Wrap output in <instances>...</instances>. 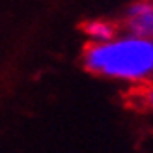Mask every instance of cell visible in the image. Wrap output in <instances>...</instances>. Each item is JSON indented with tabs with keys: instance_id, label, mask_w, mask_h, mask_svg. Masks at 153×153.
<instances>
[{
	"instance_id": "5b68a950",
	"label": "cell",
	"mask_w": 153,
	"mask_h": 153,
	"mask_svg": "<svg viewBox=\"0 0 153 153\" xmlns=\"http://www.w3.org/2000/svg\"><path fill=\"white\" fill-rule=\"evenodd\" d=\"M149 2H153V0H149Z\"/></svg>"
},
{
	"instance_id": "7a4b0ae2",
	"label": "cell",
	"mask_w": 153,
	"mask_h": 153,
	"mask_svg": "<svg viewBox=\"0 0 153 153\" xmlns=\"http://www.w3.org/2000/svg\"><path fill=\"white\" fill-rule=\"evenodd\" d=\"M123 28L127 36L153 39V2L136 0L123 13Z\"/></svg>"
},
{
	"instance_id": "6da1fadb",
	"label": "cell",
	"mask_w": 153,
	"mask_h": 153,
	"mask_svg": "<svg viewBox=\"0 0 153 153\" xmlns=\"http://www.w3.org/2000/svg\"><path fill=\"white\" fill-rule=\"evenodd\" d=\"M84 69L106 79L140 82L153 76V39L116 36L99 45H88L82 52Z\"/></svg>"
},
{
	"instance_id": "3957f363",
	"label": "cell",
	"mask_w": 153,
	"mask_h": 153,
	"mask_svg": "<svg viewBox=\"0 0 153 153\" xmlns=\"http://www.w3.org/2000/svg\"><path fill=\"white\" fill-rule=\"evenodd\" d=\"M82 34L90 39L91 45H99L116 37V26L103 19H91L82 25Z\"/></svg>"
},
{
	"instance_id": "277c9868",
	"label": "cell",
	"mask_w": 153,
	"mask_h": 153,
	"mask_svg": "<svg viewBox=\"0 0 153 153\" xmlns=\"http://www.w3.org/2000/svg\"><path fill=\"white\" fill-rule=\"evenodd\" d=\"M136 101H138L144 108L153 110V86H146L136 91Z\"/></svg>"
}]
</instances>
